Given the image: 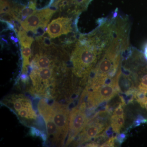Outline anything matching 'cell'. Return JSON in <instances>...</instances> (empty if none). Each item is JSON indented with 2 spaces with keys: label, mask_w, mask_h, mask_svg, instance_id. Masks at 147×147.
<instances>
[{
  "label": "cell",
  "mask_w": 147,
  "mask_h": 147,
  "mask_svg": "<svg viewBox=\"0 0 147 147\" xmlns=\"http://www.w3.org/2000/svg\"><path fill=\"white\" fill-rule=\"evenodd\" d=\"M72 19L67 17H59L54 19L48 25L47 32L52 38L67 34L72 31Z\"/></svg>",
  "instance_id": "ba28073f"
},
{
  "label": "cell",
  "mask_w": 147,
  "mask_h": 147,
  "mask_svg": "<svg viewBox=\"0 0 147 147\" xmlns=\"http://www.w3.org/2000/svg\"><path fill=\"white\" fill-rule=\"evenodd\" d=\"M36 3L34 1H30L28 5L26 6L21 9H17L16 13H18L16 20L19 22H22L25 20L28 16L31 15L36 11ZM16 13H15L16 15Z\"/></svg>",
  "instance_id": "8fae6325"
},
{
  "label": "cell",
  "mask_w": 147,
  "mask_h": 147,
  "mask_svg": "<svg viewBox=\"0 0 147 147\" xmlns=\"http://www.w3.org/2000/svg\"><path fill=\"white\" fill-rule=\"evenodd\" d=\"M13 9H11L10 3L8 0H1V14L5 13L12 17L11 13Z\"/></svg>",
  "instance_id": "9a60e30c"
},
{
  "label": "cell",
  "mask_w": 147,
  "mask_h": 147,
  "mask_svg": "<svg viewBox=\"0 0 147 147\" xmlns=\"http://www.w3.org/2000/svg\"><path fill=\"white\" fill-rule=\"evenodd\" d=\"M121 74L120 69L108 84L105 83L97 89L89 92L87 99L89 107L98 106L101 103L112 99L119 92V81Z\"/></svg>",
  "instance_id": "6da1fadb"
},
{
  "label": "cell",
  "mask_w": 147,
  "mask_h": 147,
  "mask_svg": "<svg viewBox=\"0 0 147 147\" xmlns=\"http://www.w3.org/2000/svg\"><path fill=\"white\" fill-rule=\"evenodd\" d=\"M125 121L124 114L121 115H116L113 114L111 116V125L113 131L115 133H119L121 129L122 128Z\"/></svg>",
  "instance_id": "7c38bea8"
},
{
  "label": "cell",
  "mask_w": 147,
  "mask_h": 147,
  "mask_svg": "<svg viewBox=\"0 0 147 147\" xmlns=\"http://www.w3.org/2000/svg\"><path fill=\"white\" fill-rule=\"evenodd\" d=\"M54 60L44 54H36L32 61V69L50 68L54 66Z\"/></svg>",
  "instance_id": "30bf717a"
},
{
  "label": "cell",
  "mask_w": 147,
  "mask_h": 147,
  "mask_svg": "<svg viewBox=\"0 0 147 147\" xmlns=\"http://www.w3.org/2000/svg\"><path fill=\"white\" fill-rule=\"evenodd\" d=\"M85 103H83L80 108H74L70 113L69 135L66 145L70 144L87 126L88 120L85 112Z\"/></svg>",
  "instance_id": "5b68a950"
},
{
  "label": "cell",
  "mask_w": 147,
  "mask_h": 147,
  "mask_svg": "<svg viewBox=\"0 0 147 147\" xmlns=\"http://www.w3.org/2000/svg\"><path fill=\"white\" fill-rule=\"evenodd\" d=\"M137 100L141 107L146 110L147 112V97L146 95L139 92L137 95Z\"/></svg>",
  "instance_id": "2e32d148"
},
{
  "label": "cell",
  "mask_w": 147,
  "mask_h": 147,
  "mask_svg": "<svg viewBox=\"0 0 147 147\" xmlns=\"http://www.w3.org/2000/svg\"><path fill=\"white\" fill-rule=\"evenodd\" d=\"M84 4H85L86 6L87 7L88 5L89 4V3L91 1H92V0H84Z\"/></svg>",
  "instance_id": "ffe728a7"
},
{
  "label": "cell",
  "mask_w": 147,
  "mask_h": 147,
  "mask_svg": "<svg viewBox=\"0 0 147 147\" xmlns=\"http://www.w3.org/2000/svg\"><path fill=\"white\" fill-rule=\"evenodd\" d=\"M21 55L23 58L22 73L27 71V67L30 64V59L31 56L30 46H21Z\"/></svg>",
  "instance_id": "4fadbf2b"
},
{
  "label": "cell",
  "mask_w": 147,
  "mask_h": 147,
  "mask_svg": "<svg viewBox=\"0 0 147 147\" xmlns=\"http://www.w3.org/2000/svg\"><path fill=\"white\" fill-rule=\"evenodd\" d=\"M18 36L21 46H31L34 39L29 36L24 29H20L18 32Z\"/></svg>",
  "instance_id": "5bb4252c"
},
{
  "label": "cell",
  "mask_w": 147,
  "mask_h": 147,
  "mask_svg": "<svg viewBox=\"0 0 147 147\" xmlns=\"http://www.w3.org/2000/svg\"><path fill=\"white\" fill-rule=\"evenodd\" d=\"M30 77L33 90L37 94L46 95L54 82L55 73L53 67L32 69Z\"/></svg>",
  "instance_id": "7a4b0ae2"
},
{
  "label": "cell",
  "mask_w": 147,
  "mask_h": 147,
  "mask_svg": "<svg viewBox=\"0 0 147 147\" xmlns=\"http://www.w3.org/2000/svg\"><path fill=\"white\" fill-rule=\"evenodd\" d=\"M55 11L50 8L36 10L21 22V27L26 31L36 32L38 29H44L47 26Z\"/></svg>",
  "instance_id": "277c9868"
},
{
  "label": "cell",
  "mask_w": 147,
  "mask_h": 147,
  "mask_svg": "<svg viewBox=\"0 0 147 147\" xmlns=\"http://www.w3.org/2000/svg\"><path fill=\"white\" fill-rule=\"evenodd\" d=\"M9 100L18 116L26 119H36V113L33 108L31 101L28 98L22 94L13 95Z\"/></svg>",
  "instance_id": "8992f818"
},
{
  "label": "cell",
  "mask_w": 147,
  "mask_h": 147,
  "mask_svg": "<svg viewBox=\"0 0 147 147\" xmlns=\"http://www.w3.org/2000/svg\"><path fill=\"white\" fill-rule=\"evenodd\" d=\"M38 108L45 121L47 134L51 142L55 144L63 145L64 140L53 121L52 106L45 100L41 99L38 102Z\"/></svg>",
  "instance_id": "3957f363"
},
{
  "label": "cell",
  "mask_w": 147,
  "mask_h": 147,
  "mask_svg": "<svg viewBox=\"0 0 147 147\" xmlns=\"http://www.w3.org/2000/svg\"><path fill=\"white\" fill-rule=\"evenodd\" d=\"M52 106L53 121L65 140L69 131L68 110L63 105L57 102H55Z\"/></svg>",
  "instance_id": "52a82bcc"
},
{
  "label": "cell",
  "mask_w": 147,
  "mask_h": 147,
  "mask_svg": "<svg viewBox=\"0 0 147 147\" xmlns=\"http://www.w3.org/2000/svg\"><path fill=\"white\" fill-rule=\"evenodd\" d=\"M144 57L147 61V43L145 46L144 53Z\"/></svg>",
  "instance_id": "d6986e66"
},
{
  "label": "cell",
  "mask_w": 147,
  "mask_h": 147,
  "mask_svg": "<svg viewBox=\"0 0 147 147\" xmlns=\"http://www.w3.org/2000/svg\"><path fill=\"white\" fill-rule=\"evenodd\" d=\"M61 0H58V1L60 2ZM72 3H74L75 4V5L78 7L79 6H81L82 7L85 8L86 7V6L84 4V0H71Z\"/></svg>",
  "instance_id": "ac0fdd59"
},
{
  "label": "cell",
  "mask_w": 147,
  "mask_h": 147,
  "mask_svg": "<svg viewBox=\"0 0 147 147\" xmlns=\"http://www.w3.org/2000/svg\"><path fill=\"white\" fill-rule=\"evenodd\" d=\"M115 138L114 137H112L110 138L108 141L105 142L104 144H102L101 147H108L114 146V143H115Z\"/></svg>",
  "instance_id": "e0dca14e"
},
{
  "label": "cell",
  "mask_w": 147,
  "mask_h": 147,
  "mask_svg": "<svg viewBox=\"0 0 147 147\" xmlns=\"http://www.w3.org/2000/svg\"><path fill=\"white\" fill-rule=\"evenodd\" d=\"M105 127L104 124L99 122L90 124L82 131L79 139V143H85L95 138L104 130Z\"/></svg>",
  "instance_id": "9c48e42d"
}]
</instances>
